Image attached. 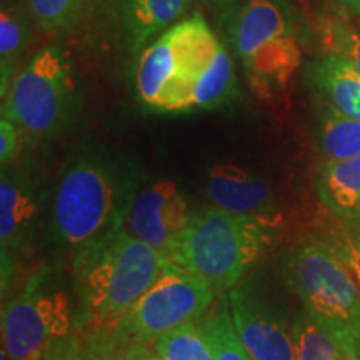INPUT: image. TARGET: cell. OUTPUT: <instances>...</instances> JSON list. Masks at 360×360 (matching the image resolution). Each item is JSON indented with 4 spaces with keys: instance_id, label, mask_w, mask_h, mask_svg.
I'll use <instances>...</instances> for the list:
<instances>
[{
    "instance_id": "cell-28",
    "label": "cell",
    "mask_w": 360,
    "mask_h": 360,
    "mask_svg": "<svg viewBox=\"0 0 360 360\" xmlns=\"http://www.w3.org/2000/svg\"><path fill=\"white\" fill-rule=\"evenodd\" d=\"M347 229H349L347 238L360 250V219L354 220L352 224H347Z\"/></svg>"
},
{
    "instance_id": "cell-21",
    "label": "cell",
    "mask_w": 360,
    "mask_h": 360,
    "mask_svg": "<svg viewBox=\"0 0 360 360\" xmlns=\"http://www.w3.org/2000/svg\"><path fill=\"white\" fill-rule=\"evenodd\" d=\"M152 345L164 360H214L204 330L197 322L174 328Z\"/></svg>"
},
{
    "instance_id": "cell-18",
    "label": "cell",
    "mask_w": 360,
    "mask_h": 360,
    "mask_svg": "<svg viewBox=\"0 0 360 360\" xmlns=\"http://www.w3.org/2000/svg\"><path fill=\"white\" fill-rule=\"evenodd\" d=\"M295 360H355L344 344L321 326L309 312L300 314L294 326Z\"/></svg>"
},
{
    "instance_id": "cell-17",
    "label": "cell",
    "mask_w": 360,
    "mask_h": 360,
    "mask_svg": "<svg viewBox=\"0 0 360 360\" xmlns=\"http://www.w3.org/2000/svg\"><path fill=\"white\" fill-rule=\"evenodd\" d=\"M30 15L24 7L12 2H2L0 11V70L2 82L0 94L7 96L8 87L19 74L20 58L25 56L27 49L32 42V24Z\"/></svg>"
},
{
    "instance_id": "cell-7",
    "label": "cell",
    "mask_w": 360,
    "mask_h": 360,
    "mask_svg": "<svg viewBox=\"0 0 360 360\" xmlns=\"http://www.w3.org/2000/svg\"><path fill=\"white\" fill-rule=\"evenodd\" d=\"M77 330V314L47 269L30 278L4 305L2 342L11 360H47L62 355Z\"/></svg>"
},
{
    "instance_id": "cell-14",
    "label": "cell",
    "mask_w": 360,
    "mask_h": 360,
    "mask_svg": "<svg viewBox=\"0 0 360 360\" xmlns=\"http://www.w3.org/2000/svg\"><path fill=\"white\" fill-rule=\"evenodd\" d=\"M191 6V0H117L119 17L137 51L167 30Z\"/></svg>"
},
{
    "instance_id": "cell-1",
    "label": "cell",
    "mask_w": 360,
    "mask_h": 360,
    "mask_svg": "<svg viewBox=\"0 0 360 360\" xmlns=\"http://www.w3.org/2000/svg\"><path fill=\"white\" fill-rule=\"evenodd\" d=\"M135 80L143 105L167 114L215 109L236 89L231 53L200 13L170 25L148 45Z\"/></svg>"
},
{
    "instance_id": "cell-2",
    "label": "cell",
    "mask_w": 360,
    "mask_h": 360,
    "mask_svg": "<svg viewBox=\"0 0 360 360\" xmlns=\"http://www.w3.org/2000/svg\"><path fill=\"white\" fill-rule=\"evenodd\" d=\"M142 187L139 169L101 152H80L67 162L52 204L58 244L77 255L124 229Z\"/></svg>"
},
{
    "instance_id": "cell-4",
    "label": "cell",
    "mask_w": 360,
    "mask_h": 360,
    "mask_svg": "<svg viewBox=\"0 0 360 360\" xmlns=\"http://www.w3.org/2000/svg\"><path fill=\"white\" fill-rule=\"evenodd\" d=\"M274 231L255 220L210 205L192 214L169 250V259L195 274L217 297L240 283L270 244Z\"/></svg>"
},
{
    "instance_id": "cell-19",
    "label": "cell",
    "mask_w": 360,
    "mask_h": 360,
    "mask_svg": "<svg viewBox=\"0 0 360 360\" xmlns=\"http://www.w3.org/2000/svg\"><path fill=\"white\" fill-rule=\"evenodd\" d=\"M200 327L214 360H254L237 334L227 297H222V300L202 317Z\"/></svg>"
},
{
    "instance_id": "cell-25",
    "label": "cell",
    "mask_w": 360,
    "mask_h": 360,
    "mask_svg": "<svg viewBox=\"0 0 360 360\" xmlns=\"http://www.w3.org/2000/svg\"><path fill=\"white\" fill-rule=\"evenodd\" d=\"M20 129L12 120L2 117L0 120V162H2V167L11 165V162L15 159L20 146Z\"/></svg>"
},
{
    "instance_id": "cell-11",
    "label": "cell",
    "mask_w": 360,
    "mask_h": 360,
    "mask_svg": "<svg viewBox=\"0 0 360 360\" xmlns=\"http://www.w3.org/2000/svg\"><path fill=\"white\" fill-rule=\"evenodd\" d=\"M191 212L186 197L172 180L162 179L141 187L124 229L169 257V250L187 227Z\"/></svg>"
},
{
    "instance_id": "cell-3",
    "label": "cell",
    "mask_w": 360,
    "mask_h": 360,
    "mask_svg": "<svg viewBox=\"0 0 360 360\" xmlns=\"http://www.w3.org/2000/svg\"><path fill=\"white\" fill-rule=\"evenodd\" d=\"M169 257L125 229L74 255L77 327L115 328Z\"/></svg>"
},
{
    "instance_id": "cell-26",
    "label": "cell",
    "mask_w": 360,
    "mask_h": 360,
    "mask_svg": "<svg viewBox=\"0 0 360 360\" xmlns=\"http://www.w3.org/2000/svg\"><path fill=\"white\" fill-rule=\"evenodd\" d=\"M117 360H164V359H162V355L157 352L152 344L129 340V342H119Z\"/></svg>"
},
{
    "instance_id": "cell-12",
    "label": "cell",
    "mask_w": 360,
    "mask_h": 360,
    "mask_svg": "<svg viewBox=\"0 0 360 360\" xmlns=\"http://www.w3.org/2000/svg\"><path fill=\"white\" fill-rule=\"evenodd\" d=\"M207 193L212 205L227 212L255 220L276 231L282 215L272 188L264 179L233 164H220L210 169Z\"/></svg>"
},
{
    "instance_id": "cell-8",
    "label": "cell",
    "mask_w": 360,
    "mask_h": 360,
    "mask_svg": "<svg viewBox=\"0 0 360 360\" xmlns=\"http://www.w3.org/2000/svg\"><path fill=\"white\" fill-rule=\"evenodd\" d=\"M225 29L259 90L285 84L300 64L297 25L283 0H244Z\"/></svg>"
},
{
    "instance_id": "cell-24",
    "label": "cell",
    "mask_w": 360,
    "mask_h": 360,
    "mask_svg": "<svg viewBox=\"0 0 360 360\" xmlns=\"http://www.w3.org/2000/svg\"><path fill=\"white\" fill-rule=\"evenodd\" d=\"M322 44L327 52L347 58L360 74V34L347 20L328 19L323 22Z\"/></svg>"
},
{
    "instance_id": "cell-23",
    "label": "cell",
    "mask_w": 360,
    "mask_h": 360,
    "mask_svg": "<svg viewBox=\"0 0 360 360\" xmlns=\"http://www.w3.org/2000/svg\"><path fill=\"white\" fill-rule=\"evenodd\" d=\"M119 339L114 328L77 327L65 360H117Z\"/></svg>"
},
{
    "instance_id": "cell-31",
    "label": "cell",
    "mask_w": 360,
    "mask_h": 360,
    "mask_svg": "<svg viewBox=\"0 0 360 360\" xmlns=\"http://www.w3.org/2000/svg\"><path fill=\"white\" fill-rule=\"evenodd\" d=\"M67 352V350H65ZM65 352L62 355H57V357H52V359H47V360H65Z\"/></svg>"
},
{
    "instance_id": "cell-29",
    "label": "cell",
    "mask_w": 360,
    "mask_h": 360,
    "mask_svg": "<svg viewBox=\"0 0 360 360\" xmlns=\"http://www.w3.org/2000/svg\"><path fill=\"white\" fill-rule=\"evenodd\" d=\"M342 7L347 8L349 12L355 13V15H360V0H337Z\"/></svg>"
},
{
    "instance_id": "cell-13",
    "label": "cell",
    "mask_w": 360,
    "mask_h": 360,
    "mask_svg": "<svg viewBox=\"0 0 360 360\" xmlns=\"http://www.w3.org/2000/svg\"><path fill=\"white\" fill-rule=\"evenodd\" d=\"M40 195L32 179L20 170L2 167L0 177V249L2 278L12 274L13 255L20 254L32 237L39 219Z\"/></svg>"
},
{
    "instance_id": "cell-16",
    "label": "cell",
    "mask_w": 360,
    "mask_h": 360,
    "mask_svg": "<svg viewBox=\"0 0 360 360\" xmlns=\"http://www.w3.org/2000/svg\"><path fill=\"white\" fill-rule=\"evenodd\" d=\"M317 188L323 205L345 225L360 219V155L327 162Z\"/></svg>"
},
{
    "instance_id": "cell-6",
    "label": "cell",
    "mask_w": 360,
    "mask_h": 360,
    "mask_svg": "<svg viewBox=\"0 0 360 360\" xmlns=\"http://www.w3.org/2000/svg\"><path fill=\"white\" fill-rule=\"evenodd\" d=\"M285 276L305 310L355 357L360 345V287L339 252L317 242L300 245L287 259Z\"/></svg>"
},
{
    "instance_id": "cell-20",
    "label": "cell",
    "mask_w": 360,
    "mask_h": 360,
    "mask_svg": "<svg viewBox=\"0 0 360 360\" xmlns=\"http://www.w3.org/2000/svg\"><path fill=\"white\" fill-rule=\"evenodd\" d=\"M319 141L327 162L357 157L360 155V120L328 105L321 119Z\"/></svg>"
},
{
    "instance_id": "cell-10",
    "label": "cell",
    "mask_w": 360,
    "mask_h": 360,
    "mask_svg": "<svg viewBox=\"0 0 360 360\" xmlns=\"http://www.w3.org/2000/svg\"><path fill=\"white\" fill-rule=\"evenodd\" d=\"M233 326L254 360H295L294 332L252 283L227 292Z\"/></svg>"
},
{
    "instance_id": "cell-9",
    "label": "cell",
    "mask_w": 360,
    "mask_h": 360,
    "mask_svg": "<svg viewBox=\"0 0 360 360\" xmlns=\"http://www.w3.org/2000/svg\"><path fill=\"white\" fill-rule=\"evenodd\" d=\"M215 297L209 283L169 259L155 282L114 328L117 339L154 344L160 335L204 317Z\"/></svg>"
},
{
    "instance_id": "cell-22",
    "label": "cell",
    "mask_w": 360,
    "mask_h": 360,
    "mask_svg": "<svg viewBox=\"0 0 360 360\" xmlns=\"http://www.w3.org/2000/svg\"><path fill=\"white\" fill-rule=\"evenodd\" d=\"M85 0H22V6L44 32H62L79 19Z\"/></svg>"
},
{
    "instance_id": "cell-15",
    "label": "cell",
    "mask_w": 360,
    "mask_h": 360,
    "mask_svg": "<svg viewBox=\"0 0 360 360\" xmlns=\"http://www.w3.org/2000/svg\"><path fill=\"white\" fill-rule=\"evenodd\" d=\"M310 77L334 109L360 120V74L347 58L327 52L310 65Z\"/></svg>"
},
{
    "instance_id": "cell-27",
    "label": "cell",
    "mask_w": 360,
    "mask_h": 360,
    "mask_svg": "<svg viewBox=\"0 0 360 360\" xmlns=\"http://www.w3.org/2000/svg\"><path fill=\"white\" fill-rule=\"evenodd\" d=\"M335 250L339 252L340 257L344 259L345 264L349 265L350 272L354 274L355 282H357L360 287V250L352 244V242L349 240V238H345L344 245L339 247V249H335Z\"/></svg>"
},
{
    "instance_id": "cell-5",
    "label": "cell",
    "mask_w": 360,
    "mask_h": 360,
    "mask_svg": "<svg viewBox=\"0 0 360 360\" xmlns=\"http://www.w3.org/2000/svg\"><path fill=\"white\" fill-rule=\"evenodd\" d=\"M2 101V117L30 141L64 135L80 109L74 70L64 49L51 44L35 52Z\"/></svg>"
},
{
    "instance_id": "cell-30",
    "label": "cell",
    "mask_w": 360,
    "mask_h": 360,
    "mask_svg": "<svg viewBox=\"0 0 360 360\" xmlns=\"http://www.w3.org/2000/svg\"><path fill=\"white\" fill-rule=\"evenodd\" d=\"M205 2L215 4V6H224V4H227V2H229V0H205Z\"/></svg>"
},
{
    "instance_id": "cell-32",
    "label": "cell",
    "mask_w": 360,
    "mask_h": 360,
    "mask_svg": "<svg viewBox=\"0 0 360 360\" xmlns=\"http://www.w3.org/2000/svg\"><path fill=\"white\" fill-rule=\"evenodd\" d=\"M355 360H360V345H359V349H357V354H355Z\"/></svg>"
}]
</instances>
